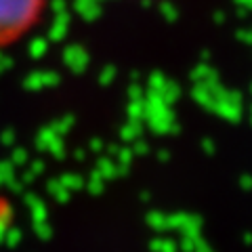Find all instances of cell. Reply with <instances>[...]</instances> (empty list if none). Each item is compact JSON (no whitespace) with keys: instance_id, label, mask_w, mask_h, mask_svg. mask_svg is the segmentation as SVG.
Masks as SVG:
<instances>
[{"instance_id":"obj_2","label":"cell","mask_w":252,"mask_h":252,"mask_svg":"<svg viewBox=\"0 0 252 252\" xmlns=\"http://www.w3.org/2000/svg\"><path fill=\"white\" fill-rule=\"evenodd\" d=\"M13 217H15L13 202H11L9 195H6L2 189H0V233H2L6 227L13 223Z\"/></svg>"},{"instance_id":"obj_1","label":"cell","mask_w":252,"mask_h":252,"mask_svg":"<svg viewBox=\"0 0 252 252\" xmlns=\"http://www.w3.org/2000/svg\"><path fill=\"white\" fill-rule=\"evenodd\" d=\"M46 0H0V49L17 42L38 23Z\"/></svg>"}]
</instances>
